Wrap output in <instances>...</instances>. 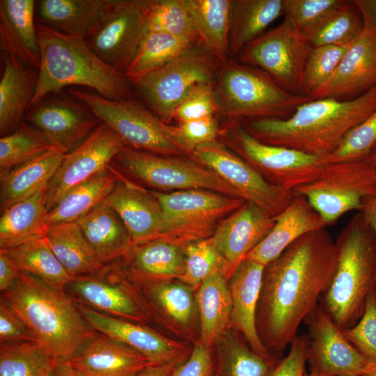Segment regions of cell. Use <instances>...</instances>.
<instances>
[{"label":"cell","instance_id":"obj_32","mask_svg":"<svg viewBox=\"0 0 376 376\" xmlns=\"http://www.w3.org/2000/svg\"><path fill=\"white\" fill-rule=\"evenodd\" d=\"M211 350L212 367L210 376H269L281 358L256 353L230 327L217 338Z\"/></svg>","mask_w":376,"mask_h":376},{"label":"cell","instance_id":"obj_2","mask_svg":"<svg viewBox=\"0 0 376 376\" xmlns=\"http://www.w3.org/2000/svg\"><path fill=\"white\" fill-rule=\"evenodd\" d=\"M376 109V86L353 99H314L288 118L243 120L258 140L308 154L329 155L346 135Z\"/></svg>","mask_w":376,"mask_h":376},{"label":"cell","instance_id":"obj_19","mask_svg":"<svg viewBox=\"0 0 376 376\" xmlns=\"http://www.w3.org/2000/svg\"><path fill=\"white\" fill-rule=\"evenodd\" d=\"M124 146L117 134L100 123L77 148L64 155L47 186V211L70 189L107 169Z\"/></svg>","mask_w":376,"mask_h":376},{"label":"cell","instance_id":"obj_20","mask_svg":"<svg viewBox=\"0 0 376 376\" xmlns=\"http://www.w3.org/2000/svg\"><path fill=\"white\" fill-rule=\"evenodd\" d=\"M64 291L75 302L97 311L151 326L133 285L110 264L72 278Z\"/></svg>","mask_w":376,"mask_h":376},{"label":"cell","instance_id":"obj_63","mask_svg":"<svg viewBox=\"0 0 376 376\" xmlns=\"http://www.w3.org/2000/svg\"><path fill=\"white\" fill-rule=\"evenodd\" d=\"M306 376H318L314 372L309 371V373H307Z\"/></svg>","mask_w":376,"mask_h":376},{"label":"cell","instance_id":"obj_15","mask_svg":"<svg viewBox=\"0 0 376 376\" xmlns=\"http://www.w3.org/2000/svg\"><path fill=\"white\" fill-rule=\"evenodd\" d=\"M130 282L150 325L175 339L194 345L199 343L201 327L195 288L179 279Z\"/></svg>","mask_w":376,"mask_h":376},{"label":"cell","instance_id":"obj_48","mask_svg":"<svg viewBox=\"0 0 376 376\" xmlns=\"http://www.w3.org/2000/svg\"><path fill=\"white\" fill-rule=\"evenodd\" d=\"M350 45H324L312 48L304 70L303 96L315 98L317 92L336 72Z\"/></svg>","mask_w":376,"mask_h":376},{"label":"cell","instance_id":"obj_54","mask_svg":"<svg viewBox=\"0 0 376 376\" xmlns=\"http://www.w3.org/2000/svg\"><path fill=\"white\" fill-rule=\"evenodd\" d=\"M36 341L7 298L0 297V344Z\"/></svg>","mask_w":376,"mask_h":376},{"label":"cell","instance_id":"obj_31","mask_svg":"<svg viewBox=\"0 0 376 376\" xmlns=\"http://www.w3.org/2000/svg\"><path fill=\"white\" fill-rule=\"evenodd\" d=\"M64 155L63 152L52 148L8 170L0 171L1 212L47 186Z\"/></svg>","mask_w":376,"mask_h":376},{"label":"cell","instance_id":"obj_6","mask_svg":"<svg viewBox=\"0 0 376 376\" xmlns=\"http://www.w3.org/2000/svg\"><path fill=\"white\" fill-rule=\"evenodd\" d=\"M214 90L218 113L228 120L285 119L315 99L292 94L262 70L230 58L221 63Z\"/></svg>","mask_w":376,"mask_h":376},{"label":"cell","instance_id":"obj_51","mask_svg":"<svg viewBox=\"0 0 376 376\" xmlns=\"http://www.w3.org/2000/svg\"><path fill=\"white\" fill-rule=\"evenodd\" d=\"M343 331L357 350L376 362V289L368 296L364 312L359 322Z\"/></svg>","mask_w":376,"mask_h":376},{"label":"cell","instance_id":"obj_64","mask_svg":"<svg viewBox=\"0 0 376 376\" xmlns=\"http://www.w3.org/2000/svg\"><path fill=\"white\" fill-rule=\"evenodd\" d=\"M361 376H368V375H361Z\"/></svg>","mask_w":376,"mask_h":376},{"label":"cell","instance_id":"obj_16","mask_svg":"<svg viewBox=\"0 0 376 376\" xmlns=\"http://www.w3.org/2000/svg\"><path fill=\"white\" fill-rule=\"evenodd\" d=\"M190 157L217 174L246 203L272 217L281 212L293 198L292 191L266 180L245 160L219 140L196 147Z\"/></svg>","mask_w":376,"mask_h":376},{"label":"cell","instance_id":"obj_58","mask_svg":"<svg viewBox=\"0 0 376 376\" xmlns=\"http://www.w3.org/2000/svg\"><path fill=\"white\" fill-rule=\"evenodd\" d=\"M182 363L173 361L160 365H150L133 376H173L175 370Z\"/></svg>","mask_w":376,"mask_h":376},{"label":"cell","instance_id":"obj_49","mask_svg":"<svg viewBox=\"0 0 376 376\" xmlns=\"http://www.w3.org/2000/svg\"><path fill=\"white\" fill-rule=\"evenodd\" d=\"M376 145V109L329 155V164L363 160Z\"/></svg>","mask_w":376,"mask_h":376},{"label":"cell","instance_id":"obj_14","mask_svg":"<svg viewBox=\"0 0 376 376\" xmlns=\"http://www.w3.org/2000/svg\"><path fill=\"white\" fill-rule=\"evenodd\" d=\"M312 48L302 31L285 17L279 26L247 44L238 61L262 70L286 91L302 95L304 70Z\"/></svg>","mask_w":376,"mask_h":376},{"label":"cell","instance_id":"obj_52","mask_svg":"<svg viewBox=\"0 0 376 376\" xmlns=\"http://www.w3.org/2000/svg\"><path fill=\"white\" fill-rule=\"evenodd\" d=\"M173 130L189 155L196 147L217 140L220 132L215 116L181 123Z\"/></svg>","mask_w":376,"mask_h":376},{"label":"cell","instance_id":"obj_46","mask_svg":"<svg viewBox=\"0 0 376 376\" xmlns=\"http://www.w3.org/2000/svg\"><path fill=\"white\" fill-rule=\"evenodd\" d=\"M148 26V31L165 33L201 45L184 0H151Z\"/></svg>","mask_w":376,"mask_h":376},{"label":"cell","instance_id":"obj_7","mask_svg":"<svg viewBox=\"0 0 376 376\" xmlns=\"http://www.w3.org/2000/svg\"><path fill=\"white\" fill-rule=\"evenodd\" d=\"M70 92L116 132L125 146L164 156L189 155L177 138L173 126L163 122L139 102L132 98L111 100L78 89Z\"/></svg>","mask_w":376,"mask_h":376},{"label":"cell","instance_id":"obj_57","mask_svg":"<svg viewBox=\"0 0 376 376\" xmlns=\"http://www.w3.org/2000/svg\"><path fill=\"white\" fill-rule=\"evenodd\" d=\"M20 272L12 262L0 251V290L3 293L16 282Z\"/></svg>","mask_w":376,"mask_h":376},{"label":"cell","instance_id":"obj_10","mask_svg":"<svg viewBox=\"0 0 376 376\" xmlns=\"http://www.w3.org/2000/svg\"><path fill=\"white\" fill-rule=\"evenodd\" d=\"M163 215L159 237L183 247L211 237L220 222L242 206L239 198L205 189L151 190Z\"/></svg>","mask_w":376,"mask_h":376},{"label":"cell","instance_id":"obj_29","mask_svg":"<svg viewBox=\"0 0 376 376\" xmlns=\"http://www.w3.org/2000/svg\"><path fill=\"white\" fill-rule=\"evenodd\" d=\"M33 0L0 1V49L25 65L40 68Z\"/></svg>","mask_w":376,"mask_h":376},{"label":"cell","instance_id":"obj_45","mask_svg":"<svg viewBox=\"0 0 376 376\" xmlns=\"http://www.w3.org/2000/svg\"><path fill=\"white\" fill-rule=\"evenodd\" d=\"M55 148L45 136L26 121L0 139V171L8 170Z\"/></svg>","mask_w":376,"mask_h":376},{"label":"cell","instance_id":"obj_44","mask_svg":"<svg viewBox=\"0 0 376 376\" xmlns=\"http://www.w3.org/2000/svg\"><path fill=\"white\" fill-rule=\"evenodd\" d=\"M56 362L36 341L0 345V376H51Z\"/></svg>","mask_w":376,"mask_h":376},{"label":"cell","instance_id":"obj_18","mask_svg":"<svg viewBox=\"0 0 376 376\" xmlns=\"http://www.w3.org/2000/svg\"><path fill=\"white\" fill-rule=\"evenodd\" d=\"M308 326L310 370L318 376L368 375L376 365L346 338L319 304L305 320Z\"/></svg>","mask_w":376,"mask_h":376},{"label":"cell","instance_id":"obj_42","mask_svg":"<svg viewBox=\"0 0 376 376\" xmlns=\"http://www.w3.org/2000/svg\"><path fill=\"white\" fill-rule=\"evenodd\" d=\"M363 27V18L354 0H341L301 31L311 45L315 47L350 45Z\"/></svg>","mask_w":376,"mask_h":376},{"label":"cell","instance_id":"obj_37","mask_svg":"<svg viewBox=\"0 0 376 376\" xmlns=\"http://www.w3.org/2000/svg\"><path fill=\"white\" fill-rule=\"evenodd\" d=\"M228 279L217 273L196 289L201 345L211 348L217 338L230 324L231 299Z\"/></svg>","mask_w":376,"mask_h":376},{"label":"cell","instance_id":"obj_4","mask_svg":"<svg viewBox=\"0 0 376 376\" xmlns=\"http://www.w3.org/2000/svg\"><path fill=\"white\" fill-rule=\"evenodd\" d=\"M1 294L56 361L70 360L97 334L64 290L32 275L20 273L14 285Z\"/></svg>","mask_w":376,"mask_h":376},{"label":"cell","instance_id":"obj_17","mask_svg":"<svg viewBox=\"0 0 376 376\" xmlns=\"http://www.w3.org/2000/svg\"><path fill=\"white\" fill-rule=\"evenodd\" d=\"M363 22L331 79L315 99L358 97L376 86V0H354Z\"/></svg>","mask_w":376,"mask_h":376},{"label":"cell","instance_id":"obj_40","mask_svg":"<svg viewBox=\"0 0 376 376\" xmlns=\"http://www.w3.org/2000/svg\"><path fill=\"white\" fill-rule=\"evenodd\" d=\"M20 273L32 275L64 290L71 278L58 261L42 235L0 250Z\"/></svg>","mask_w":376,"mask_h":376},{"label":"cell","instance_id":"obj_50","mask_svg":"<svg viewBox=\"0 0 376 376\" xmlns=\"http://www.w3.org/2000/svg\"><path fill=\"white\" fill-rule=\"evenodd\" d=\"M214 83H203L194 86L176 107L173 119L179 123L214 116L218 113L215 100Z\"/></svg>","mask_w":376,"mask_h":376},{"label":"cell","instance_id":"obj_3","mask_svg":"<svg viewBox=\"0 0 376 376\" xmlns=\"http://www.w3.org/2000/svg\"><path fill=\"white\" fill-rule=\"evenodd\" d=\"M40 68L29 109L65 87H89L111 100L131 98V82L101 60L83 38L63 34L36 19Z\"/></svg>","mask_w":376,"mask_h":376},{"label":"cell","instance_id":"obj_35","mask_svg":"<svg viewBox=\"0 0 376 376\" xmlns=\"http://www.w3.org/2000/svg\"><path fill=\"white\" fill-rule=\"evenodd\" d=\"M201 44L221 63L230 59L233 0H184Z\"/></svg>","mask_w":376,"mask_h":376},{"label":"cell","instance_id":"obj_11","mask_svg":"<svg viewBox=\"0 0 376 376\" xmlns=\"http://www.w3.org/2000/svg\"><path fill=\"white\" fill-rule=\"evenodd\" d=\"M220 65L221 63L203 46L192 45L135 85L151 110L169 124L188 92L198 84L215 82Z\"/></svg>","mask_w":376,"mask_h":376},{"label":"cell","instance_id":"obj_34","mask_svg":"<svg viewBox=\"0 0 376 376\" xmlns=\"http://www.w3.org/2000/svg\"><path fill=\"white\" fill-rule=\"evenodd\" d=\"M107 0H42L36 20L63 34L86 39L94 29Z\"/></svg>","mask_w":376,"mask_h":376},{"label":"cell","instance_id":"obj_25","mask_svg":"<svg viewBox=\"0 0 376 376\" xmlns=\"http://www.w3.org/2000/svg\"><path fill=\"white\" fill-rule=\"evenodd\" d=\"M185 264V247L156 238L133 244L110 265L127 280L143 282L179 279Z\"/></svg>","mask_w":376,"mask_h":376},{"label":"cell","instance_id":"obj_47","mask_svg":"<svg viewBox=\"0 0 376 376\" xmlns=\"http://www.w3.org/2000/svg\"><path fill=\"white\" fill-rule=\"evenodd\" d=\"M217 273H222L229 281L226 263L211 237L185 247V269L179 280L197 289Z\"/></svg>","mask_w":376,"mask_h":376},{"label":"cell","instance_id":"obj_21","mask_svg":"<svg viewBox=\"0 0 376 376\" xmlns=\"http://www.w3.org/2000/svg\"><path fill=\"white\" fill-rule=\"evenodd\" d=\"M75 304L94 331L139 352L152 365L184 362L192 352L194 345L172 338L150 325L109 315Z\"/></svg>","mask_w":376,"mask_h":376},{"label":"cell","instance_id":"obj_60","mask_svg":"<svg viewBox=\"0 0 376 376\" xmlns=\"http://www.w3.org/2000/svg\"><path fill=\"white\" fill-rule=\"evenodd\" d=\"M51 376H84L77 370L64 361H56Z\"/></svg>","mask_w":376,"mask_h":376},{"label":"cell","instance_id":"obj_9","mask_svg":"<svg viewBox=\"0 0 376 376\" xmlns=\"http://www.w3.org/2000/svg\"><path fill=\"white\" fill-rule=\"evenodd\" d=\"M111 165L154 191L205 189L239 198L238 194L212 170L184 156H164L124 146Z\"/></svg>","mask_w":376,"mask_h":376},{"label":"cell","instance_id":"obj_28","mask_svg":"<svg viewBox=\"0 0 376 376\" xmlns=\"http://www.w3.org/2000/svg\"><path fill=\"white\" fill-rule=\"evenodd\" d=\"M264 267L244 259L232 274L228 281L231 299L230 327L239 332L256 353L264 357H279L267 351L256 329V309Z\"/></svg>","mask_w":376,"mask_h":376},{"label":"cell","instance_id":"obj_62","mask_svg":"<svg viewBox=\"0 0 376 376\" xmlns=\"http://www.w3.org/2000/svg\"><path fill=\"white\" fill-rule=\"evenodd\" d=\"M368 376H376V365L374 368L370 372Z\"/></svg>","mask_w":376,"mask_h":376},{"label":"cell","instance_id":"obj_36","mask_svg":"<svg viewBox=\"0 0 376 376\" xmlns=\"http://www.w3.org/2000/svg\"><path fill=\"white\" fill-rule=\"evenodd\" d=\"M43 236L71 278L95 273L104 266L99 260L77 221L48 226Z\"/></svg>","mask_w":376,"mask_h":376},{"label":"cell","instance_id":"obj_61","mask_svg":"<svg viewBox=\"0 0 376 376\" xmlns=\"http://www.w3.org/2000/svg\"><path fill=\"white\" fill-rule=\"evenodd\" d=\"M365 160L370 166L376 177V145L372 149Z\"/></svg>","mask_w":376,"mask_h":376},{"label":"cell","instance_id":"obj_13","mask_svg":"<svg viewBox=\"0 0 376 376\" xmlns=\"http://www.w3.org/2000/svg\"><path fill=\"white\" fill-rule=\"evenodd\" d=\"M151 0H107L102 14L85 39L104 63L124 74L148 32Z\"/></svg>","mask_w":376,"mask_h":376},{"label":"cell","instance_id":"obj_55","mask_svg":"<svg viewBox=\"0 0 376 376\" xmlns=\"http://www.w3.org/2000/svg\"><path fill=\"white\" fill-rule=\"evenodd\" d=\"M290 345L288 354L279 359L269 376H306L307 335H297Z\"/></svg>","mask_w":376,"mask_h":376},{"label":"cell","instance_id":"obj_24","mask_svg":"<svg viewBox=\"0 0 376 376\" xmlns=\"http://www.w3.org/2000/svg\"><path fill=\"white\" fill-rule=\"evenodd\" d=\"M104 201L120 217L133 244L160 237L162 211L151 190L140 187L119 173L118 180Z\"/></svg>","mask_w":376,"mask_h":376},{"label":"cell","instance_id":"obj_33","mask_svg":"<svg viewBox=\"0 0 376 376\" xmlns=\"http://www.w3.org/2000/svg\"><path fill=\"white\" fill-rule=\"evenodd\" d=\"M77 222L103 265L120 258L133 244L124 223L104 201Z\"/></svg>","mask_w":376,"mask_h":376},{"label":"cell","instance_id":"obj_5","mask_svg":"<svg viewBox=\"0 0 376 376\" xmlns=\"http://www.w3.org/2000/svg\"><path fill=\"white\" fill-rule=\"evenodd\" d=\"M335 242L337 265L320 304L344 330L359 322L376 289V233L357 212Z\"/></svg>","mask_w":376,"mask_h":376},{"label":"cell","instance_id":"obj_43","mask_svg":"<svg viewBox=\"0 0 376 376\" xmlns=\"http://www.w3.org/2000/svg\"><path fill=\"white\" fill-rule=\"evenodd\" d=\"M192 45H196L183 38L165 33L148 31L124 75L131 83L136 84Z\"/></svg>","mask_w":376,"mask_h":376},{"label":"cell","instance_id":"obj_12","mask_svg":"<svg viewBox=\"0 0 376 376\" xmlns=\"http://www.w3.org/2000/svg\"><path fill=\"white\" fill-rule=\"evenodd\" d=\"M292 194L304 196L329 226L350 211L358 212L362 200L376 194V177L365 159L331 163Z\"/></svg>","mask_w":376,"mask_h":376},{"label":"cell","instance_id":"obj_22","mask_svg":"<svg viewBox=\"0 0 376 376\" xmlns=\"http://www.w3.org/2000/svg\"><path fill=\"white\" fill-rule=\"evenodd\" d=\"M26 122L65 154L77 148L101 123L88 106L64 95L45 97L29 109Z\"/></svg>","mask_w":376,"mask_h":376},{"label":"cell","instance_id":"obj_56","mask_svg":"<svg viewBox=\"0 0 376 376\" xmlns=\"http://www.w3.org/2000/svg\"><path fill=\"white\" fill-rule=\"evenodd\" d=\"M212 367L211 348L197 343L189 357L178 367L173 376H210Z\"/></svg>","mask_w":376,"mask_h":376},{"label":"cell","instance_id":"obj_59","mask_svg":"<svg viewBox=\"0 0 376 376\" xmlns=\"http://www.w3.org/2000/svg\"><path fill=\"white\" fill-rule=\"evenodd\" d=\"M358 212L376 233V194L365 197Z\"/></svg>","mask_w":376,"mask_h":376},{"label":"cell","instance_id":"obj_30","mask_svg":"<svg viewBox=\"0 0 376 376\" xmlns=\"http://www.w3.org/2000/svg\"><path fill=\"white\" fill-rule=\"evenodd\" d=\"M0 134L6 136L22 122L33 98L39 70L10 54L1 52Z\"/></svg>","mask_w":376,"mask_h":376},{"label":"cell","instance_id":"obj_38","mask_svg":"<svg viewBox=\"0 0 376 376\" xmlns=\"http://www.w3.org/2000/svg\"><path fill=\"white\" fill-rule=\"evenodd\" d=\"M119 173L111 165L70 189L49 210L46 228L58 223L75 222L102 202L113 189Z\"/></svg>","mask_w":376,"mask_h":376},{"label":"cell","instance_id":"obj_41","mask_svg":"<svg viewBox=\"0 0 376 376\" xmlns=\"http://www.w3.org/2000/svg\"><path fill=\"white\" fill-rule=\"evenodd\" d=\"M46 189L47 186L1 212L0 250L12 247L34 236L43 235L47 213Z\"/></svg>","mask_w":376,"mask_h":376},{"label":"cell","instance_id":"obj_1","mask_svg":"<svg viewBox=\"0 0 376 376\" xmlns=\"http://www.w3.org/2000/svg\"><path fill=\"white\" fill-rule=\"evenodd\" d=\"M337 265L335 241L326 228L303 235L264 267L256 309L259 338L280 357L299 325L318 306Z\"/></svg>","mask_w":376,"mask_h":376},{"label":"cell","instance_id":"obj_39","mask_svg":"<svg viewBox=\"0 0 376 376\" xmlns=\"http://www.w3.org/2000/svg\"><path fill=\"white\" fill-rule=\"evenodd\" d=\"M284 0H233L230 55L237 56L249 42L283 14Z\"/></svg>","mask_w":376,"mask_h":376},{"label":"cell","instance_id":"obj_27","mask_svg":"<svg viewBox=\"0 0 376 376\" xmlns=\"http://www.w3.org/2000/svg\"><path fill=\"white\" fill-rule=\"evenodd\" d=\"M65 362L84 376H133L152 365L139 352L97 332Z\"/></svg>","mask_w":376,"mask_h":376},{"label":"cell","instance_id":"obj_53","mask_svg":"<svg viewBox=\"0 0 376 376\" xmlns=\"http://www.w3.org/2000/svg\"><path fill=\"white\" fill-rule=\"evenodd\" d=\"M341 0H284L283 14L301 30L313 23Z\"/></svg>","mask_w":376,"mask_h":376},{"label":"cell","instance_id":"obj_8","mask_svg":"<svg viewBox=\"0 0 376 376\" xmlns=\"http://www.w3.org/2000/svg\"><path fill=\"white\" fill-rule=\"evenodd\" d=\"M219 136L266 180L292 191L315 180L329 164V155L264 143L246 131L242 120H228Z\"/></svg>","mask_w":376,"mask_h":376},{"label":"cell","instance_id":"obj_23","mask_svg":"<svg viewBox=\"0 0 376 376\" xmlns=\"http://www.w3.org/2000/svg\"><path fill=\"white\" fill-rule=\"evenodd\" d=\"M274 223V218L260 207L246 202L220 222L211 238L226 263L229 280Z\"/></svg>","mask_w":376,"mask_h":376},{"label":"cell","instance_id":"obj_26","mask_svg":"<svg viewBox=\"0 0 376 376\" xmlns=\"http://www.w3.org/2000/svg\"><path fill=\"white\" fill-rule=\"evenodd\" d=\"M274 219L275 223L272 230L244 259L265 266L303 235L328 226L301 195L293 194L290 204Z\"/></svg>","mask_w":376,"mask_h":376}]
</instances>
